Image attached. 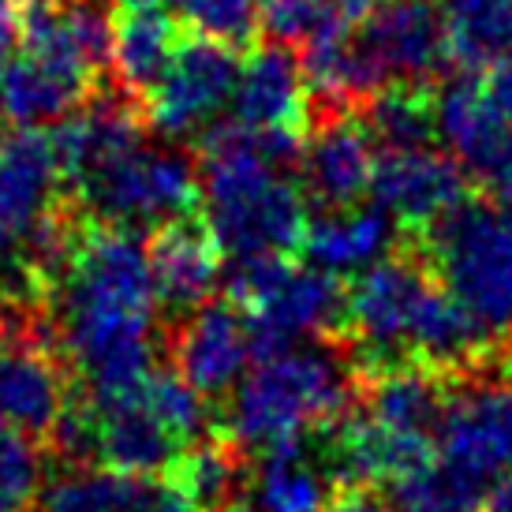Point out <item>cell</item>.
I'll list each match as a JSON object with an SVG mask.
<instances>
[{"instance_id": "6da1fadb", "label": "cell", "mask_w": 512, "mask_h": 512, "mask_svg": "<svg viewBox=\"0 0 512 512\" xmlns=\"http://www.w3.org/2000/svg\"><path fill=\"white\" fill-rule=\"evenodd\" d=\"M42 281L53 296L49 337L86 393H113L154 370L161 299L139 232L98 225L68 236Z\"/></svg>"}, {"instance_id": "7a4b0ae2", "label": "cell", "mask_w": 512, "mask_h": 512, "mask_svg": "<svg viewBox=\"0 0 512 512\" xmlns=\"http://www.w3.org/2000/svg\"><path fill=\"white\" fill-rule=\"evenodd\" d=\"M135 98H98L64 116L53 135L64 184L98 225L165 228L199 199V165L172 143H154Z\"/></svg>"}, {"instance_id": "3957f363", "label": "cell", "mask_w": 512, "mask_h": 512, "mask_svg": "<svg viewBox=\"0 0 512 512\" xmlns=\"http://www.w3.org/2000/svg\"><path fill=\"white\" fill-rule=\"evenodd\" d=\"M199 199L206 232L232 266L285 258L303 243V187L288 180L292 150L240 124H217L206 135Z\"/></svg>"}, {"instance_id": "277c9868", "label": "cell", "mask_w": 512, "mask_h": 512, "mask_svg": "<svg viewBox=\"0 0 512 512\" xmlns=\"http://www.w3.org/2000/svg\"><path fill=\"white\" fill-rule=\"evenodd\" d=\"M344 318L359 352L378 367H460L475 363L490 344L468 311L415 258L385 255L359 273Z\"/></svg>"}, {"instance_id": "5b68a950", "label": "cell", "mask_w": 512, "mask_h": 512, "mask_svg": "<svg viewBox=\"0 0 512 512\" xmlns=\"http://www.w3.org/2000/svg\"><path fill=\"white\" fill-rule=\"evenodd\" d=\"M202 400L180 374L146 370L139 382L90 393L83 408L64 412L53 438L72 456H98L116 471H176L206 434Z\"/></svg>"}, {"instance_id": "8992f818", "label": "cell", "mask_w": 512, "mask_h": 512, "mask_svg": "<svg viewBox=\"0 0 512 512\" xmlns=\"http://www.w3.org/2000/svg\"><path fill=\"white\" fill-rule=\"evenodd\" d=\"M356 404V370L322 341L262 344L232 389L225 427L240 449H277L341 419Z\"/></svg>"}, {"instance_id": "52a82bcc", "label": "cell", "mask_w": 512, "mask_h": 512, "mask_svg": "<svg viewBox=\"0 0 512 512\" xmlns=\"http://www.w3.org/2000/svg\"><path fill=\"white\" fill-rule=\"evenodd\" d=\"M445 393L438 370L419 363L389 367L344 415L333 453L337 471L356 486H389L419 468L434 456Z\"/></svg>"}, {"instance_id": "ba28073f", "label": "cell", "mask_w": 512, "mask_h": 512, "mask_svg": "<svg viewBox=\"0 0 512 512\" xmlns=\"http://www.w3.org/2000/svg\"><path fill=\"white\" fill-rule=\"evenodd\" d=\"M430 262L486 341L512 337V202H460L430 225Z\"/></svg>"}, {"instance_id": "9c48e42d", "label": "cell", "mask_w": 512, "mask_h": 512, "mask_svg": "<svg viewBox=\"0 0 512 512\" xmlns=\"http://www.w3.org/2000/svg\"><path fill=\"white\" fill-rule=\"evenodd\" d=\"M53 135L23 128L0 139V277H45L68 240L60 217Z\"/></svg>"}, {"instance_id": "30bf717a", "label": "cell", "mask_w": 512, "mask_h": 512, "mask_svg": "<svg viewBox=\"0 0 512 512\" xmlns=\"http://www.w3.org/2000/svg\"><path fill=\"white\" fill-rule=\"evenodd\" d=\"M232 288L255 326L258 344L318 341L348 311L341 277L318 270L314 262L296 266L288 258H270L255 266H236Z\"/></svg>"}, {"instance_id": "8fae6325", "label": "cell", "mask_w": 512, "mask_h": 512, "mask_svg": "<svg viewBox=\"0 0 512 512\" xmlns=\"http://www.w3.org/2000/svg\"><path fill=\"white\" fill-rule=\"evenodd\" d=\"M27 311H0V427L53 438L68 412V382L53 337Z\"/></svg>"}, {"instance_id": "7c38bea8", "label": "cell", "mask_w": 512, "mask_h": 512, "mask_svg": "<svg viewBox=\"0 0 512 512\" xmlns=\"http://www.w3.org/2000/svg\"><path fill=\"white\" fill-rule=\"evenodd\" d=\"M232 49L236 45L206 38V34L184 38L176 45L169 68L143 98V113L157 135L191 139L217 128V120L232 109V94L240 79V60Z\"/></svg>"}, {"instance_id": "4fadbf2b", "label": "cell", "mask_w": 512, "mask_h": 512, "mask_svg": "<svg viewBox=\"0 0 512 512\" xmlns=\"http://www.w3.org/2000/svg\"><path fill=\"white\" fill-rule=\"evenodd\" d=\"M434 139L464 176L494 199L512 202V113L494 98L486 75L464 72L441 83L434 94Z\"/></svg>"}, {"instance_id": "5bb4252c", "label": "cell", "mask_w": 512, "mask_h": 512, "mask_svg": "<svg viewBox=\"0 0 512 512\" xmlns=\"http://www.w3.org/2000/svg\"><path fill=\"white\" fill-rule=\"evenodd\" d=\"M113 15L98 0H23L15 53L90 90L109 64Z\"/></svg>"}, {"instance_id": "9a60e30c", "label": "cell", "mask_w": 512, "mask_h": 512, "mask_svg": "<svg viewBox=\"0 0 512 512\" xmlns=\"http://www.w3.org/2000/svg\"><path fill=\"white\" fill-rule=\"evenodd\" d=\"M370 72L385 86H427L445 68L449 34L430 0H385L356 27Z\"/></svg>"}, {"instance_id": "2e32d148", "label": "cell", "mask_w": 512, "mask_h": 512, "mask_svg": "<svg viewBox=\"0 0 512 512\" xmlns=\"http://www.w3.org/2000/svg\"><path fill=\"white\" fill-rule=\"evenodd\" d=\"M258 333L240 303H202L184 318L172 341L176 374L199 397L232 393L258 356Z\"/></svg>"}, {"instance_id": "e0dca14e", "label": "cell", "mask_w": 512, "mask_h": 512, "mask_svg": "<svg viewBox=\"0 0 512 512\" xmlns=\"http://www.w3.org/2000/svg\"><path fill=\"white\" fill-rule=\"evenodd\" d=\"M370 202L382 206L397 225H438L464 202V169L430 143L382 146L374 161Z\"/></svg>"}, {"instance_id": "ac0fdd59", "label": "cell", "mask_w": 512, "mask_h": 512, "mask_svg": "<svg viewBox=\"0 0 512 512\" xmlns=\"http://www.w3.org/2000/svg\"><path fill=\"white\" fill-rule=\"evenodd\" d=\"M378 143L370 135L367 120L352 113L322 116L318 128L303 139L299 150V187L311 195L322 210L352 206L363 195H370Z\"/></svg>"}, {"instance_id": "d6986e66", "label": "cell", "mask_w": 512, "mask_h": 512, "mask_svg": "<svg viewBox=\"0 0 512 512\" xmlns=\"http://www.w3.org/2000/svg\"><path fill=\"white\" fill-rule=\"evenodd\" d=\"M307 75L288 45H262L240 60V79L232 94V124L262 135H303L307 116Z\"/></svg>"}, {"instance_id": "ffe728a7", "label": "cell", "mask_w": 512, "mask_h": 512, "mask_svg": "<svg viewBox=\"0 0 512 512\" xmlns=\"http://www.w3.org/2000/svg\"><path fill=\"white\" fill-rule=\"evenodd\" d=\"M42 512H195L176 479L116 468H72L42 486Z\"/></svg>"}, {"instance_id": "44dd1931", "label": "cell", "mask_w": 512, "mask_h": 512, "mask_svg": "<svg viewBox=\"0 0 512 512\" xmlns=\"http://www.w3.org/2000/svg\"><path fill=\"white\" fill-rule=\"evenodd\" d=\"M113 42H109V64L116 83L128 98H146L161 72L169 68L180 38L176 15L165 0H116L113 4Z\"/></svg>"}, {"instance_id": "7402d4cb", "label": "cell", "mask_w": 512, "mask_h": 512, "mask_svg": "<svg viewBox=\"0 0 512 512\" xmlns=\"http://www.w3.org/2000/svg\"><path fill=\"white\" fill-rule=\"evenodd\" d=\"M150 266H154V288L161 307L191 314L214 296L221 281V247L206 228L180 217L172 225L157 228Z\"/></svg>"}, {"instance_id": "603a6c76", "label": "cell", "mask_w": 512, "mask_h": 512, "mask_svg": "<svg viewBox=\"0 0 512 512\" xmlns=\"http://www.w3.org/2000/svg\"><path fill=\"white\" fill-rule=\"evenodd\" d=\"M393 240H397V221L382 206L352 202L311 221L303 232V251L318 270L348 277V273H367L374 262H382L393 251Z\"/></svg>"}, {"instance_id": "cb8c5ba5", "label": "cell", "mask_w": 512, "mask_h": 512, "mask_svg": "<svg viewBox=\"0 0 512 512\" xmlns=\"http://www.w3.org/2000/svg\"><path fill=\"white\" fill-rule=\"evenodd\" d=\"M240 490L247 512H326L329 468L303 449V441H292L258 453Z\"/></svg>"}, {"instance_id": "d4e9b609", "label": "cell", "mask_w": 512, "mask_h": 512, "mask_svg": "<svg viewBox=\"0 0 512 512\" xmlns=\"http://www.w3.org/2000/svg\"><path fill=\"white\" fill-rule=\"evenodd\" d=\"M449 53L471 72L512 64V0H445Z\"/></svg>"}, {"instance_id": "484cf974", "label": "cell", "mask_w": 512, "mask_h": 512, "mask_svg": "<svg viewBox=\"0 0 512 512\" xmlns=\"http://www.w3.org/2000/svg\"><path fill=\"white\" fill-rule=\"evenodd\" d=\"M367 128L382 146H419L434 139V98L423 86H385L370 98Z\"/></svg>"}, {"instance_id": "4316f807", "label": "cell", "mask_w": 512, "mask_h": 512, "mask_svg": "<svg viewBox=\"0 0 512 512\" xmlns=\"http://www.w3.org/2000/svg\"><path fill=\"white\" fill-rule=\"evenodd\" d=\"M176 483L195 505V512H217L243 486L236 460L225 449L202 445V441L176 464Z\"/></svg>"}, {"instance_id": "83f0119b", "label": "cell", "mask_w": 512, "mask_h": 512, "mask_svg": "<svg viewBox=\"0 0 512 512\" xmlns=\"http://www.w3.org/2000/svg\"><path fill=\"white\" fill-rule=\"evenodd\" d=\"M195 34L228 45L251 42L258 30V0H165Z\"/></svg>"}, {"instance_id": "f1b7e54d", "label": "cell", "mask_w": 512, "mask_h": 512, "mask_svg": "<svg viewBox=\"0 0 512 512\" xmlns=\"http://www.w3.org/2000/svg\"><path fill=\"white\" fill-rule=\"evenodd\" d=\"M42 453L30 438L0 427V512H27L42 494Z\"/></svg>"}, {"instance_id": "f546056e", "label": "cell", "mask_w": 512, "mask_h": 512, "mask_svg": "<svg viewBox=\"0 0 512 512\" xmlns=\"http://www.w3.org/2000/svg\"><path fill=\"white\" fill-rule=\"evenodd\" d=\"M19 42V0H0V64L12 57Z\"/></svg>"}, {"instance_id": "4dcf8cb0", "label": "cell", "mask_w": 512, "mask_h": 512, "mask_svg": "<svg viewBox=\"0 0 512 512\" xmlns=\"http://www.w3.org/2000/svg\"><path fill=\"white\" fill-rule=\"evenodd\" d=\"M479 512H512V483L498 486V490L490 494V501H486Z\"/></svg>"}]
</instances>
